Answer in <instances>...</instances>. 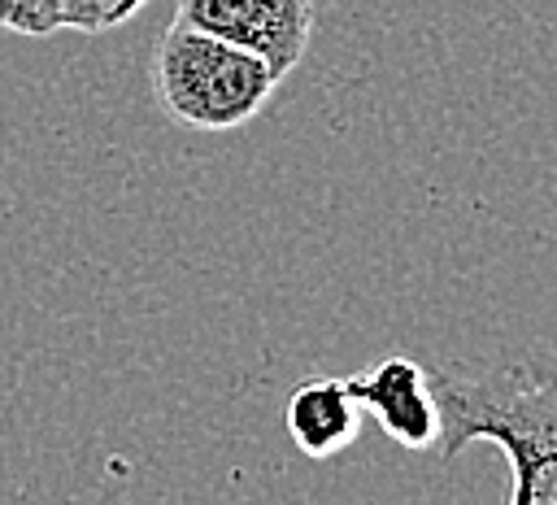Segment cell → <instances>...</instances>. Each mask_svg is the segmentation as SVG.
<instances>
[{
	"label": "cell",
	"mask_w": 557,
	"mask_h": 505,
	"mask_svg": "<svg viewBox=\"0 0 557 505\" xmlns=\"http://www.w3.org/2000/svg\"><path fill=\"white\" fill-rule=\"evenodd\" d=\"M174 22L196 26L235 48H248L278 78H287L309 52L318 4L313 0H178Z\"/></svg>",
	"instance_id": "3957f363"
},
{
	"label": "cell",
	"mask_w": 557,
	"mask_h": 505,
	"mask_svg": "<svg viewBox=\"0 0 557 505\" xmlns=\"http://www.w3.org/2000/svg\"><path fill=\"white\" fill-rule=\"evenodd\" d=\"M0 30L48 39L61 30V0H0Z\"/></svg>",
	"instance_id": "52a82bcc"
},
{
	"label": "cell",
	"mask_w": 557,
	"mask_h": 505,
	"mask_svg": "<svg viewBox=\"0 0 557 505\" xmlns=\"http://www.w3.org/2000/svg\"><path fill=\"white\" fill-rule=\"evenodd\" d=\"M283 422H287L292 444L305 457L326 461V457H339L348 444H357V435L366 427V409L357 405L348 379L318 374V379H305L287 392Z\"/></svg>",
	"instance_id": "5b68a950"
},
{
	"label": "cell",
	"mask_w": 557,
	"mask_h": 505,
	"mask_svg": "<svg viewBox=\"0 0 557 505\" xmlns=\"http://www.w3.org/2000/svg\"><path fill=\"white\" fill-rule=\"evenodd\" d=\"M440 401V461L466 444H496L509 466V505H557V357H518L487 370H431Z\"/></svg>",
	"instance_id": "6da1fadb"
},
{
	"label": "cell",
	"mask_w": 557,
	"mask_h": 505,
	"mask_svg": "<svg viewBox=\"0 0 557 505\" xmlns=\"http://www.w3.org/2000/svg\"><path fill=\"white\" fill-rule=\"evenodd\" d=\"M148 0H61V30L78 35H104L113 26H126Z\"/></svg>",
	"instance_id": "8992f818"
},
{
	"label": "cell",
	"mask_w": 557,
	"mask_h": 505,
	"mask_svg": "<svg viewBox=\"0 0 557 505\" xmlns=\"http://www.w3.org/2000/svg\"><path fill=\"white\" fill-rule=\"evenodd\" d=\"M278 83L283 78L257 52L213 39L183 22H170L161 30L148 65L152 100L183 131L248 126L270 104Z\"/></svg>",
	"instance_id": "7a4b0ae2"
},
{
	"label": "cell",
	"mask_w": 557,
	"mask_h": 505,
	"mask_svg": "<svg viewBox=\"0 0 557 505\" xmlns=\"http://www.w3.org/2000/svg\"><path fill=\"white\" fill-rule=\"evenodd\" d=\"M357 405L379 422L387 440L400 448L426 453L440 444V401L431 387V370L413 357H383L366 374H348Z\"/></svg>",
	"instance_id": "277c9868"
}]
</instances>
